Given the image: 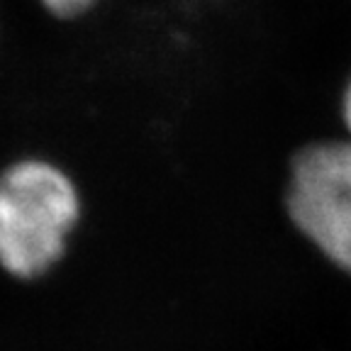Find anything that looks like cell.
<instances>
[{
  "mask_svg": "<svg viewBox=\"0 0 351 351\" xmlns=\"http://www.w3.org/2000/svg\"><path fill=\"white\" fill-rule=\"evenodd\" d=\"M39 5L56 20H76L93 10L98 0H39Z\"/></svg>",
  "mask_w": 351,
  "mask_h": 351,
  "instance_id": "obj_3",
  "label": "cell"
},
{
  "mask_svg": "<svg viewBox=\"0 0 351 351\" xmlns=\"http://www.w3.org/2000/svg\"><path fill=\"white\" fill-rule=\"evenodd\" d=\"M337 115H339V125L344 137L351 139V71L341 81L339 93H337Z\"/></svg>",
  "mask_w": 351,
  "mask_h": 351,
  "instance_id": "obj_4",
  "label": "cell"
},
{
  "mask_svg": "<svg viewBox=\"0 0 351 351\" xmlns=\"http://www.w3.org/2000/svg\"><path fill=\"white\" fill-rule=\"evenodd\" d=\"M283 203L295 230L351 276V139L339 134L298 147Z\"/></svg>",
  "mask_w": 351,
  "mask_h": 351,
  "instance_id": "obj_2",
  "label": "cell"
},
{
  "mask_svg": "<svg viewBox=\"0 0 351 351\" xmlns=\"http://www.w3.org/2000/svg\"><path fill=\"white\" fill-rule=\"evenodd\" d=\"M81 219V193L54 161L17 159L0 171V269L39 278L64 256Z\"/></svg>",
  "mask_w": 351,
  "mask_h": 351,
  "instance_id": "obj_1",
  "label": "cell"
}]
</instances>
